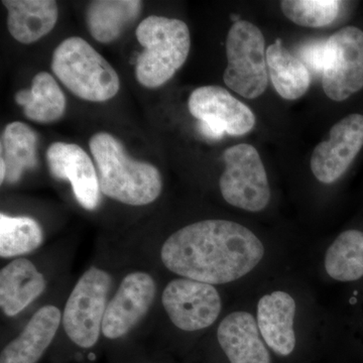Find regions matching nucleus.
Returning <instances> with one entry per match:
<instances>
[{"mask_svg":"<svg viewBox=\"0 0 363 363\" xmlns=\"http://www.w3.org/2000/svg\"><path fill=\"white\" fill-rule=\"evenodd\" d=\"M217 338L230 363H271L257 320L250 313L227 315L219 325Z\"/></svg>","mask_w":363,"mask_h":363,"instance_id":"nucleus-15","label":"nucleus"},{"mask_svg":"<svg viewBox=\"0 0 363 363\" xmlns=\"http://www.w3.org/2000/svg\"><path fill=\"white\" fill-rule=\"evenodd\" d=\"M1 161L6 167L7 183H18L26 169L38 164V135L28 124H7L1 135Z\"/></svg>","mask_w":363,"mask_h":363,"instance_id":"nucleus-22","label":"nucleus"},{"mask_svg":"<svg viewBox=\"0 0 363 363\" xmlns=\"http://www.w3.org/2000/svg\"><path fill=\"white\" fill-rule=\"evenodd\" d=\"M267 64L272 85L279 96L297 100L311 84V73L298 57L286 49L281 39L267 49Z\"/></svg>","mask_w":363,"mask_h":363,"instance_id":"nucleus-21","label":"nucleus"},{"mask_svg":"<svg viewBox=\"0 0 363 363\" xmlns=\"http://www.w3.org/2000/svg\"><path fill=\"white\" fill-rule=\"evenodd\" d=\"M326 40H315L304 44L298 50V58L307 67L310 73L320 75L323 73L326 57Z\"/></svg>","mask_w":363,"mask_h":363,"instance_id":"nucleus-26","label":"nucleus"},{"mask_svg":"<svg viewBox=\"0 0 363 363\" xmlns=\"http://www.w3.org/2000/svg\"><path fill=\"white\" fill-rule=\"evenodd\" d=\"M61 323V312L48 305L30 318L18 337L2 350L0 363H37L52 343Z\"/></svg>","mask_w":363,"mask_h":363,"instance_id":"nucleus-16","label":"nucleus"},{"mask_svg":"<svg viewBox=\"0 0 363 363\" xmlns=\"http://www.w3.org/2000/svg\"><path fill=\"white\" fill-rule=\"evenodd\" d=\"M89 147L98 169L100 191L107 197L130 206H143L161 195L159 169L128 156L123 143L111 133H95Z\"/></svg>","mask_w":363,"mask_h":363,"instance_id":"nucleus-2","label":"nucleus"},{"mask_svg":"<svg viewBox=\"0 0 363 363\" xmlns=\"http://www.w3.org/2000/svg\"><path fill=\"white\" fill-rule=\"evenodd\" d=\"M45 289L44 276L30 260L18 259L0 272V306L9 317L25 310Z\"/></svg>","mask_w":363,"mask_h":363,"instance_id":"nucleus-18","label":"nucleus"},{"mask_svg":"<svg viewBox=\"0 0 363 363\" xmlns=\"http://www.w3.org/2000/svg\"><path fill=\"white\" fill-rule=\"evenodd\" d=\"M111 286V277L106 272L90 267L67 301L62 318L64 329L80 347H92L99 338Z\"/></svg>","mask_w":363,"mask_h":363,"instance_id":"nucleus-6","label":"nucleus"},{"mask_svg":"<svg viewBox=\"0 0 363 363\" xmlns=\"http://www.w3.org/2000/svg\"><path fill=\"white\" fill-rule=\"evenodd\" d=\"M340 4L336 0H284L281 9L296 25L323 28L336 20Z\"/></svg>","mask_w":363,"mask_h":363,"instance_id":"nucleus-25","label":"nucleus"},{"mask_svg":"<svg viewBox=\"0 0 363 363\" xmlns=\"http://www.w3.org/2000/svg\"><path fill=\"white\" fill-rule=\"evenodd\" d=\"M224 83L247 99H255L269 86L266 42L257 26L247 21L231 26L226 40Z\"/></svg>","mask_w":363,"mask_h":363,"instance_id":"nucleus-5","label":"nucleus"},{"mask_svg":"<svg viewBox=\"0 0 363 363\" xmlns=\"http://www.w3.org/2000/svg\"><path fill=\"white\" fill-rule=\"evenodd\" d=\"M325 94L333 101H344L363 88V32L345 26L326 43L322 73Z\"/></svg>","mask_w":363,"mask_h":363,"instance_id":"nucleus-9","label":"nucleus"},{"mask_svg":"<svg viewBox=\"0 0 363 363\" xmlns=\"http://www.w3.org/2000/svg\"><path fill=\"white\" fill-rule=\"evenodd\" d=\"M225 169L220 177L222 197L228 204L250 212H259L271 200L267 172L259 152L240 143L223 152Z\"/></svg>","mask_w":363,"mask_h":363,"instance_id":"nucleus-7","label":"nucleus"},{"mask_svg":"<svg viewBox=\"0 0 363 363\" xmlns=\"http://www.w3.org/2000/svg\"><path fill=\"white\" fill-rule=\"evenodd\" d=\"M155 296L156 283L150 274L138 272L126 276L107 305L102 322L105 337L117 339L128 334L149 311Z\"/></svg>","mask_w":363,"mask_h":363,"instance_id":"nucleus-12","label":"nucleus"},{"mask_svg":"<svg viewBox=\"0 0 363 363\" xmlns=\"http://www.w3.org/2000/svg\"><path fill=\"white\" fill-rule=\"evenodd\" d=\"M162 305L171 321L184 331L211 326L221 312V298L214 286L190 279L169 281L162 292Z\"/></svg>","mask_w":363,"mask_h":363,"instance_id":"nucleus-10","label":"nucleus"},{"mask_svg":"<svg viewBox=\"0 0 363 363\" xmlns=\"http://www.w3.org/2000/svg\"><path fill=\"white\" fill-rule=\"evenodd\" d=\"M7 28L23 45L43 39L52 32L59 18L58 4L52 0H4Z\"/></svg>","mask_w":363,"mask_h":363,"instance_id":"nucleus-17","label":"nucleus"},{"mask_svg":"<svg viewBox=\"0 0 363 363\" xmlns=\"http://www.w3.org/2000/svg\"><path fill=\"white\" fill-rule=\"evenodd\" d=\"M325 269L338 281H354L363 277V233L347 230L327 250Z\"/></svg>","mask_w":363,"mask_h":363,"instance_id":"nucleus-23","label":"nucleus"},{"mask_svg":"<svg viewBox=\"0 0 363 363\" xmlns=\"http://www.w3.org/2000/svg\"><path fill=\"white\" fill-rule=\"evenodd\" d=\"M6 164H4V161H1V160H0V181H1V183H4V182L6 181Z\"/></svg>","mask_w":363,"mask_h":363,"instance_id":"nucleus-27","label":"nucleus"},{"mask_svg":"<svg viewBox=\"0 0 363 363\" xmlns=\"http://www.w3.org/2000/svg\"><path fill=\"white\" fill-rule=\"evenodd\" d=\"M296 302L288 293L276 291L260 298L257 322L260 335L274 353L288 357L295 350Z\"/></svg>","mask_w":363,"mask_h":363,"instance_id":"nucleus-14","label":"nucleus"},{"mask_svg":"<svg viewBox=\"0 0 363 363\" xmlns=\"http://www.w3.org/2000/svg\"><path fill=\"white\" fill-rule=\"evenodd\" d=\"M51 67L63 85L86 101H108L121 88L113 67L80 37L68 38L55 49Z\"/></svg>","mask_w":363,"mask_h":363,"instance_id":"nucleus-4","label":"nucleus"},{"mask_svg":"<svg viewBox=\"0 0 363 363\" xmlns=\"http://www.w3.org/2000/svg\"><path fill=\"white\" fill-rule=\"evenodd\" d=\"M50 172L58 180L70 182L76 200L83 208L94 210L99 204V177L92 160L76 143L57 142L47 150Z\"/></svg>","mask_w":363,"mask_h":363,"instance_id":"nucleus-13","label":"nucleus"},{"mask_svg":"<svg viewBox=\"0 0 363 363\" xmlns=\"http://www.w3.org/2000/svg\"><path fill=\"white\" fill-rule=\"evenodd\" d=\"M362 147L363 116L344 117L331 128L328 140L320 143L313 152L311 169L315 178L323 184L339 180Z\"/></svg>","mask_w":363,"mask_h":363,"instance_id":"nucleus-11","label":"nucleus"},{"mask_svg":"<svg viewBox=\"0 0 363 363\" xmlns=\"http://www.w3.org/2000/svg\"><path fill=\"white\" fill-rule=\"evenodd\" d=\"M16 104L23 107L26 118L35 123H51L66 111V97L51 74L40 72L33 77L30 89L18 91Z\"/></svg>","mask_w":363,"mask_h":363,"instance_id":"nucleus-20","label":"nucleus"},{"mask_svg":"<svg viewBox=\"0 0 363 363\" xmlns=\"http://www.w3.org/2000/svg\"><path fill=\"white\" fill-rule=\"evenodd\" d=\"M189 111L199 121L198 128L207 140L224 135H247L255 125L252 109L220 86L208 85L191 93Z\"/></svg>","mask_w":363,"mask_h":363,"instance_id":"nucleus-8","label":"nucleus"},{"mask_svg":"<svg viewBox=\"0 0 363 363\" xmlns=\"http://www.w3.org/2000/svg\"><path fill=\"white\" fill-rule=\"evenodd\" d=\"M43 230L30 217L0 214V255L13 257L32 252L42 245Z\"/></svg>","mask_w":363,"mask_h":363,"instance_id":"nucleus-24","label":"nucleus"},{"mask_svg":"<svg viewBox=\"0 0 363 363\" xmlns=\"http://www.w3.org/2000/svg\"><path fill=\"white\" fill-rule=\"evenodd\" d=\"M264 255L257 235L233 221L195 222L176 231L162 247V264L182 278L223 285L250 274Z\"/></svg>","mask_w":363,"mask_h":363,"instance_id":"nucleus-1","label":"nucleus"},{"mask_svg":"<svg viewBox=\"0 0 363 363\" xmlns=\"http://www.w3.org/2000/svg\"><path fill=\"white\" fill-rule=\"evenodd\" d=\"M142 9L138 0H96L86 9V25L93 39L111 44L135 23Z\"/></svg>","mask_w":363,"mask_h":363,"instance_id":"nucleus-19","label":"nucleus"},{"mask_svg":"<svg viewBox=\"0 0 363 363\" xmlns=\"http://www.w3.org/2000/svg\"><path fill=\"white\" fill-rule=\"evenodd\" d=\"M136 39L143 48L135 66V77L145 88L166 84L187 61L190 30L183 21L150 16L140 21Z\"/></svg>","mask_w":363,"mask_h":363,"instance_id":"nucleus-3","label":"nucleus"}]
</instances>
